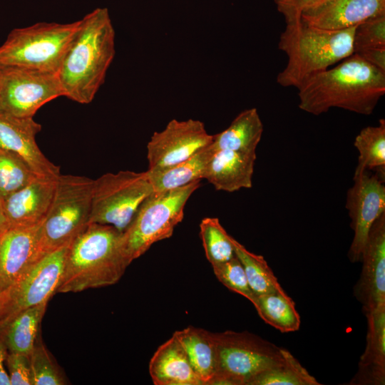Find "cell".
<instances>
[{"label":"cell","mask_w":385,"mask_h":385,"mask_svg":"<svg viewBox=\"0 0 385 385\" xmlns=\"http://www.w3.org/2000/svg\"><path fill=\"white\" fill-rule=\"evenodd\" d=\"M298 91L299 108L312 115L332 108L371 115L385 93V72L353 53L311 77Z\"/></svg>","instance_id":"6da1fadb"},{"label":"cell","mask_w":385,"mask_h":385,"mask_svg":"<svg viewBox=\"0 0 385 385\" xmlns=\"http://www.w3.org/2000/svg\"><path fill=\"white\" fill-rule=\"evenodd\" d=\"M115 53V30L108 11L97 8L81 19L58 71L63 96L90 103L105 81Z\"/></svg>","instance_id":"7a4b0ae2"},{"label":"cell","mask_w":385,"mask_h":385,"mask_svg":"<svg viewBox=\"0 0 385 385\" xmlns=\"http://www.w3.org/2000/svg\"><path fill=\"white\" fill-rule=\"evenodd\" d=\"M130 263L123 232L108 225L89 223L68 245L56 293L78 292L117 283Z\"/></svg>","instance_id":"3957f363"},{"label":"cell","mask_w":385,"mask_h":385,"mask_svg":"<svg viewBox=\"0 0 385 385\" xmlns=\"http://www.w3.org/2000/svg\"><path fill=\"white\" fill-rule=\"evenodd\" d=\"M356 26L332 31L309 26L301 19L286 23L278 48L288 61L277 76L278 84L298 89L311 77L352 55Z\"/></svg>","instance_id":"277c9868"},{"label":"cell","mask_w":385,"mask_h":385,"mask_svg":"<svg viewBox=\"0 0 385 385\" xmlns=\"http://www.w3.org/2000/svg\"><path fill=\"white\" fill-rule=\"evenodd\" d=\"M93 183L85 176L58 177L50 208L38 227L41 257L67 246L88 225Z\"/></svg>","instance_id":"5b68a950"},{"label":"cell","mask_w":385,"mask_h":385,"mask_svg":"<svg viewBox=\"0 0 385 385\" xmlns=\"http://www.w3.org/2000/svg\"><path fill=\"white\" fill-rule=\"evenodd\" d=\"M81 25L39 22L11 31L0 46V67L17 66L57 73Z\"/></svg>","instance_id":"8992f818"},{"label":"cell","mask_w":385,"mask_h":385,"mask_svg":"<svg viewBox=\"0 0 385 385\" xmlns=\"http://www.w3.org/2000/svg\"><path fill=\"white\" fill-rule=\"evenodd\" d=\"M200 186L197 180L165 191H153L141 203L131 223L123 232V246L131 263L155 242L172 236L184 216V208Z\"/></svg>","instance_id":"52a82bcc"},{"label":"cell","mask_w":385,"mask_h":385,"mask_svg":"<svg viewBox=\"0 0 385 385\" xmlns=\"http://www.w3.org/2000/svg\"><path fill=\"white\" fill-rule=\"evenodd\" d=\"M217 369L207 385H247L256 375L282 362L286 349L247 331L214 333Z\"/></svg>","instance_id":"ba28073f"},{"label":"cell","mask_w":385,"mask_h":385,"mask_svg":"<svg viewBox=\"0 0 385 385\" xmlns=\"http://www.w3.org/2000/svg\"><path fill=\"white\" fill-rule=\"evenodd\" d=\"M153 192L146 171L106 173L94 180L88 224L108 225L124 232Z\"/></svg>","instance_id":"9c48e42d"},{"label":"cell","mask_w":385,"mask_h":385,"mask_svg":"<svg viewBox=\"0 0 385 385\" xmlns=\"http://www.w3.org/2000/svg\"><path fill=\"white\" fill-rule=\"evenodd\" d=\"M63 96L57 73L0 67V113L33 117L44 104Z\"/></svg>","instance_id":"30bf717a"},{"label":"cell","mask_w":385,"mask_h":385,"mask_svg":"<svg viewBox=\"0 0 385 385\" xmlns=\"http://www.w3.org/2000/svg\"><path fill=\"white\" fill-rule=\"evenodd\" d=\"M67 246L46 254L33 263L0 294V323L26 309L48 302L59 284Z\"/></svg>","instance_id":"8fae6325"},{"label":"cell","mask_w":385,"mask_h":385,"mask_svg":"<svg viewBox=\"0 0 385 385\" xmlns=\"http://www.w3.org/2000/svg\"><path fill=\"white\" fill-rule=\"evenodd\" d=\"M345 207L351 219L353 239L347 256L352 263L361 262L369 233L374 222L385 213L384 179L368 172L353 176Z\"/></svg>","instance_id":"7c38bea8"},{"label":"cell","mask_w":385,"mask_h":385,"mask_svg":"<svg viewBox=\"0 0 385 385\" xmlns=\"http://www.w3.org/2000/svg\"><path fill=\"white\" fill-rule=\"evenodd\" d=\"M212 140L205 124L195 119L171 120L155 132L147 144L148 169L163 168L180 163L209 145Z\"/></svg>","instance_id":"4fadbf2b"},{"label":"cell","mask_w":385,"mask_h":385,"mask_svg":"<svg viewBox=\"0 0 385 385\" xmlns=\"http://www.w3.org/2000/svg\"><path fill=\"white\" fill-rule=\"evenodd\" d=\"M362 269L353 294L364 314L385 306V213L373 224L364 249Z\"/></svg>","instance_id":"5bb4252c"},{"label":"cell","mask_w":385,"mask_h":385,"mask_svg":"<svg viewBox=\"0 0 385 385\" xmlns=\"http://www.w3.org/2000/svg\"><path fill=\"white\" fill-rule=\"evenodd\" d=\"M41 125L33 117H18L0 113V148L13 152L22 158L39 177L57 178L59 167L41 151L36 135Z\"/></svg>","instance_id":"9a60e30c"},{"label":"cell","mask_w":385,"mask_h":385,"mask_svg":"<svg viewBox=\"0 0 385 385\" xmlns=\"http://www.w3.org/2000/svg\"><path fill=\"white\" fill-rule=\"evenodd\" d=\"M40 225L11 226L0 235V294L33 263L41 258L38 249Z\"/></svg>","instance_id":"2e32d148"},{"label":"cell","mask_w":385,"mask_h":385,"mask_svg":"<svg viewBox=\"0 0 385 385\" xmlns=\"http://www.w3.org/2000/svg\"><path fill=\"white\" fill-rule=\"evenodd\" d=\"M385 13V0H325L304 11L305 24L326 30H343Z\"/></svg>","instance_id":"e0dca14e"},{"label":"cell","mask_w":385,"mask_h":385,"mask_svg":"<svg viewBox=\"0 0 385 385\" xmlns=\"http://www.w3.org/2000/svg\"><path fill=\"white\" fill-rule=\"evenodd\" d=\"M57 178L37 176L3 200L9 227H34L41 224L50 208Z\"/></svg>","instance_id":"ac0fdd59"},{"label":"cell","mask_w":385,"mask_h":385,"mask_svg":"<svg viewBox=\"0 0 385 385\" xmlns=\"http://www.w3.org/2000/svg\"><path fill=\"white\" fill-rule=\"evenodd\" d=\"M255 152L216 150L208 163L203 179L217 190L233 192L251 188Z\"/></svg>","instance_id":"d6986e66"},{"label":"cell","mask_w":385,"mask_h":385,"mask_svg":"<svg viewBox=\"0 0 385 385\" xmlns=\"http://www.w3.org/2000/svg\"><path fill=\"white\" fill-rule=\"evenodd\" d=\"M367 320L366 346L358 370L349 384H385V306L364 313Z\"/></svg>","instance_id":"ffe728a7"},{"label":"cell","mask_w":385,"mask_h":385,"mask_svg":"<svg viewBox=\"0 0 385 385\" xmlns=\"http://www.w3.org/2000/svg\"><path fill=\"white\" fill-rule=\"evenodd\" d=\"M149 372L155 385H204L173 334L154 353Z\"/></svg>","instance_id":"44dd1931"},{"label":"cell","mask_w":385,"mask_h":385,"mask_svg":"<svg viewBox=\"0 0 385 385\" xmlns=\"http://www.w3.org/2000/svg\"><path fill=\"white\" fill-rule=\"evenodd\" d=\"M215 151L211 142L180 163L163 168L147 170L146 173L153 191L175 189L201 180Z\"/></svg>","instance_id":"7402d4cb"},{"label":"cell","mask_w":385,"mask_h":385,"mask_svg":"<svg viewBox=\"0 0 385 385\" xmlns=\"http://www.w3.org/2000/svg\"><path fill=\"white\" fill-rule=\"evenodd\" d=\"M173 335L184 349L189 361L204 385H207L217 369V346L214 333L188 327Z\"/></svg>","instance_id":"603a6c76"},{"label":"cell","mask_w":385,"mask_h":385,"mask_svg":"<svg viewBox=\"0 0 385 385\" xmlns=\"http://www.w3.org/2000/svg\"><path fill=\"white\" fill-rule=\"evenodd\" d=\"M263 133V124L257 108L240 113L222 132L212 135L215 150L255 152Z\"/></svg>","instance_id":"cb8c5ba5"},{"label":"cell","mask_w":385,"mask_h":385,"mask_svg":"<svg viewBox=\"0 0 385 385\" xmlns=\"http://www.w3.org/2000/svg\"><path fill=\"white\" fill-rule=\"evenodd\" d=\"M47 303L26 309L0 323V332L9 352L29 356L37 342L38 328Z\"/></svg>","instance_id":"d4e9b609"},{"label":"cell","mask_w":385,"mask_h":385,"mask_svg":"<svg viewBox=\"0 0 385 385\" xmlns=\"http://www.w3.org/2000/svg\"><path fill=\"white\" fill-rule=\"evenodd\" d=\"M253 305L261 319L279 332L287 333L299 329L300 315L284 290L257 296Z\"/></svg>","instance_id":"484cf974"},{"label":"cell","mask_w":385,"mask_h":385,"mask_svg":"<svg viewBox=\"0 0 385 385\" xmlns=\"http://www.w3.org/2000/svg\"><path fill=\"white\" fill-rule=\"evenodd\" d=\"M354 145L359 153L354 175L367 170L385 177V120L381 118L377 126H367L356 136Z\"/></svg>","instance_id":"4316f807"},{"label":"cell","mask_w":385,"mask_h":385,"mask_svg":"<svg viewBox=\"0 0 385 385\" xmlns=\"http://www.w3.org/2000/svg\"><path fill=\"white\" fill-rule=\"evenodd\" d=\"M232 242L235 255L244 267L250 288L256 297L284 290L263 256L249 251L233 237Z\"/></svg>","instance_id":"83f0119b"},{"label":"cell","mask_w":385,"mask_h":385,"mask_svg":"<svg viewBox=\"0 0 385 385\" xmlns=\"http://www.w3.org/2000/svg\"><path fill=\"white\" fill-rule=\"evenodd\" d=\"M287 350L282 362L254 376L247 385H320Z\"/></svg>","instance_id":"f1b7e54d"},{"label":"cell","mask_w":385,"mask_h":385,"mask_svg":"<svg viewBox=\"0 0 385 385\" xmlns=\"http://www.w3.org/2000/svg\"><path fill=\"white\" fill-rule=\"evenodd\" d=\"M200 236L205 255L212 265L230 260L236 255L230 236L217 217H205L200 224Z\"/></svg>","instance_id":"f546056e"},{"label":"cell","mask_w":385,"mask_h":385,"mask_svg":"<svg viewBox=\"0 0 385 385\" xmlns=\"http://www.w3.org/2000/svg\"><path fill=\"white\" fill-rule=\"evenodd\" d=\"M36 177L17 154L0 150V197L2 200L19 190Z\"/></svg>","instance_id":"4dcf8cb0"},{"label":"cell","mask_w":385,"mask_h":385,"mask_svg":"<svg viewBox=\"0 0 385 385\" xmlns=\"http://www.w3.org/2000/svg\"><path fill=\"white\" fill-rule=\"evenodd\" d=\"M33 385H63L66 381L42 343L37 342L29 354Z\"/></svg>","instance_id":"1f68e13d"},{"label":"cell","mask_w":385,"mask_h":385,"mask_svg":"<svg viewBox=\"0 0 385 385\" xmlns=\"http://www.w3.org/2000/svg\"><path fill=\"white\" fill-rule=\"evenodd\" d=\"M212 267L215 277L223 285L252 304L255 302L257 297L251 289L244 267L236 255L228 261Z\"/></svg>","instance_id":"d6a6232c"},{"label":"cell","mask_w":385,"mask_h":385,"mask_svg":"<svg viewBox=\"0 0 385 385\" xmlns=\"http://www.w3.org/2000/svg\"><path fill=\"white\" fill-rule=\"evenodd\" d=\"M376 48H385V13L360 23L354 30V53Z\"/></svg>","instance_id":"836d02e7"},{"label":"cell","mask_w":385,"mask_h":385,"mask_svg":"<svg viewBox=\"0 0 385 385\" xmlns=\"http://www.w3.org/2000/svg\"><path fill=\"white\" fill-rule=\"evenodd\" d=\"M6 366L10 385H33L29 356L8 352Z\"/></svg>","instance_id":"e575fe53"},{"label":"cell","mask_w":385,"mask_h":385,"mask_svg":"<svg viewBox=\"0 0 385 385\" xmlns=\"http://www.w3.org/2000/svg\"><path fill=\"white\" fill-rule=\"evenodd\" d=\"M325 0H274L279 12L284 18L285 22L301 19V14Z\"/></svg>","instance_id":"d590c367"},{"label":"cell","mask_w":385,"mask_h":385,"mask_svg":"<svg viewBox=\"0 0 385 385\" xmlns=\"http://www.w3.org/2000/svg\"><path fill=\"white\" fill-rule=\"evenodd\" d=\"M355 53L371 66L385 72V48H369Z\"/></svg>","instance_id":"8d00e7d4"},{"label":"cell","mask_w":385,"mask_h":385,"mask_svg":"<svg viewBox=\"0 0 385 385\" xmlns=\"http://www.w3.org/2000/svg\"><path fill=\"white\" fill-rule=\"evenodd\" d=\"M8 349L0 332V385H10L8 372L6 369V359Z\"/></svg>","instance_id":"74e56055"},{"label":"cell","mask_w":385,"mask_h":385,"mask_svg":"<svg viewBox=\"0 0 385 385\" xmlns=\"http://www.w3.org/2000/svg\"><path fill=\"white\" fill-rule=\"evenodd\" d=\"M9 227V223L5 214L3 200L0 197V235L6 231Z\"/></svg>","instance_id":"f35d334b"},{"label":"cell","mask_w":385,"mask_h":385,"mask_svg":"<svg viewBox=\"0 0 385 385\" xmlns=\"http://www.w3.org/2000/svg\"><path fill=\"white\" fill-rule=\"evenodd\" d=\"M0 150H1V149L0 148Z\"/></svg>","instance_id":"ab89813d"}]
</instances>
